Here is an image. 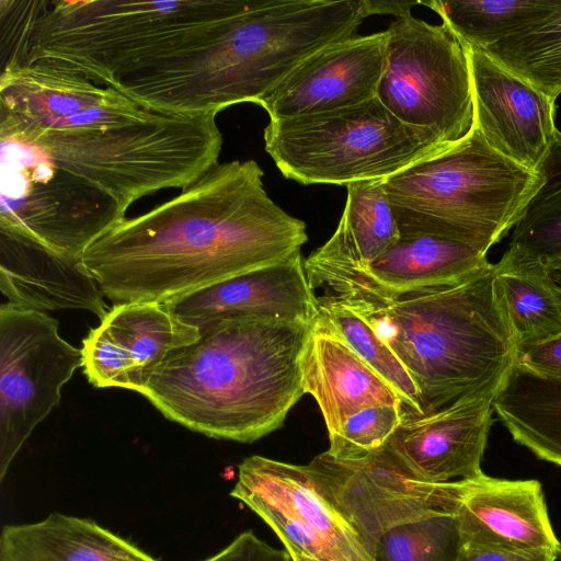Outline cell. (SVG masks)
<instances>
[{
  "label": "cell",
  "mask_w": 561,
  "mask_h": 561,
  "mask_svg": "<svg viewBox=\"0 0 561 561\" xmlns=\"http://www.w3.org/2000/svg\"><path fill=\"white\" fill-rule=\"evenodd\" d=\"M254 160L217 163L176 196L112 227L82 259L116 304H165L300 251L306 224L278 207Z\"/></svg>",
  "instance_id": "obj_1"
},
{
  "label": "cell",
  "mask_w": 561,
  "mask_h": 561,
  "mask_svg": "<svg viewBox=\"0 0 561 561\" xmlns=\"http://www.w3.org/2000/svg\"><path fill=\"white\" fill-rule=\"evenodd\" d=\"M141 393L168 420L216 439L253 443L279 428L305 394L301 363L312 324L257 317L198 327Z\"/></svg>",
  "instance_id": "obj_2"
},
{
  "label": "cell",
  "mask_w": 561,
  "mask_h": 561,
  "mask_svg": "<svg viewBox=\"0 0 561 561\" xmlns=\"http://www.w3.org/2000/svg\"><path fill=\"white\" fill-rule=\"evenodd\" d=\"M265 0H0L1 70L36 61L113 87Z\"/></svg>",
  "instance_id": "obj_3"
},
{
  "label": "cell",
  "mask_w": 561,
  "mask_h": 561,
  "mask_svg": "<svg viewBox=\"0 0 561 561\" xmlns=\"http://www.w3.org/2000/svg\"><path fill=\"white\" fill-rule=\"evenodd\" d=\"M332 297L360 314L401 362L420 392L421 415L497 392L517 362L492 263L458 285L398 299Z\"/></svg>",
  "instance_id": "obj_4"
},
{
  "label": "cell",
  "mask_w": 561,
  "mask_h": 561,
  "mask_svg": "<svg viewBox=\"0 0 561 561\" xmlns=\"http://www.w3.org/2000/svg\"><path fill=\"white\" fill-rule=\"evenodd\" d=\"M216 114L151 112L108 129H41L0 115V137L31 145L110 195L126 214L137 199L185 188L218 163Z\"/></svg>",
  "instance_id": "obj_5"
},
{
  "label": "cell",
  "mask_w": 561,
  "mask_h": 561,
  "mask_svg": "<svg viewBox=\"0 0 561 561\" xmlns=\"http://www.w3.org/2000/svg\"><path fill=\"white\" fill-rule=\"evenodd\" d=\"M541 183L472 126L453 147L386 179L400 237L432 236L488 252L514 228Z\"/></svg>",
  "instance_id": "obj_6"
},
{
  "label": "cell",
  "mask_w": 561,
  "mask_h": 561,
  "mask_svg": "<svg viewBox=\"0 0 561 561\" xmlns=\"http://www.w3.org/2000/svg\"><path fill=\"white\" fill-rule=\"evenodd\" d=\"M363 0H265L220 23L197 50L195 80L218 107L259 103L305 59L354 35Z\"/></svg>",
  "instance_id": "obj_7"
},
{
  "label": "cell",
  "mask_w": 561,
  "mask_h": 561,
  "mask_svg": "<svg viewBox=\"0 0 561 561\" xmlns=\"http://www.w3.org/2000/svg\"><path fill=\"white\" fill-rule=\"evenodd\" d=\"M264 141L282 174L306 185L346 186L387 179L450 148L432 130L397 118L378 98L331 112L270 121Z\"/></svg>",
  "instance_id": "obj_8"
},
{
  "label": "cell",
  "mask_w": 561,
  "mask_h": 561,
  "mask_svg": "<svg viewBox=\"0 0 561 561\" xmlns=\"http://www.w3.org/2000/svg\"><path fill=\"white\" fill-rule=\"evenodd\" d=\"M0 230L70 257L126 218L117 203L39 149L0 137Z\"/></svg>",
  "instance_id": "obj_9"
},
{
  "label": "cell",
  "mask_w": 561,
  "mask_h": 561,
  "mask_svg": "<svg viewBox=\"0 0 561 561\" xmlns=\"http://www.w3.org/2000/svg\"><path fill=\"white\" fill-rule=\"evenodd\" d=\"M386 32L378 100L403 123L456 145L474 121L467 45L446 24L412 15L396 19Z\"/></svg>",
  "instance_id": "obj_10"
},
{
  "label": "cell",
  "mask_w": 561,
  "mask_h": 561,
  "mask_svg": "<svg viewBox=\"0 0 561 561\" xmlns=\"http://www.w3.org/2000/svg\"><path fill=\"white\" fill-rule=\"evenodd\" d=\"M58 327L46 312L1 304V481L33 430L58 405L64 385L83 366L82 351L65 341Z\"/></svg>",
  "instance_id": "obj_11"
},
{
  "label": "cell",
  "mask_w": 561,
  "mask_h": 561,
  "mask_svg": "<svg viewBox=\"0 0 561 561\" xmlns=\"http://www.w3.org/2000/svg\"><path fill=\"white\" fill-rule=\"evenodd\" d=\"M306 467L322 494L355 528L370 558L380 536L391 527L436 513H456L471 481L424 480L386 445L354 460L324 451Z\"/></svg>",
  "instance_id": "obj_12"
},
{
  "label": "cell",
  "mask_w": 561,
  "mask_h": 561,
  "mask_svg": "<svg viewBox=\"0 0 561 561\" xmlns=\"http://www.w3.org/2000/svg\"><path fill=\"white\" fill-rule=\"evenodd\" d=\"M230 495L277 535L289 556L321 561H371L345 516L322 494L306 465L250 456Z\"/></svg>",
  "instance_id": "obj_13"
},
{
  "label": "cell",
  "mask_w": 561,
  "mask_h": 561,
  "mask_svg": "<svg viewBox=\"0 0 561 561\" xmlns=\"http://www.w3.org/2000/svg\"><path fill=\"white\" fill-rule=\"evenodd\" d=\"M471 245L432 236L400 237L380 257L363 267L308 257L310 286L324 295H364L398 299L458 285L479 274L490 262Z\"/></svg>",
  "instance_id": "obj_14"
},
{
  "label": "cell",
  "mask_w": 561,
  "mask_h": 561,
  "mask_svg": "<svg viewBox=\"0 0 561 561\" xmlns=\"http://www.w3.org/2000/svg\"><path fill=\"white\" fill-rule=\"evenodd\" d=\"M198 337V327L180 320L164 304H116L82 341L83 373L96 388L141 394L164 359Z\"/></svg>",
  "instance_id": "obj_15"
},
{
  "label": "cell",
  "mask_w": 561,
  "mask_h": 561,
  "mask_svg": "<svg viewBox=\"0 0 561 561\" xmlns=\"http://www.w3.org/2000/svg\"><path fill=\"white\" fill-rule=\"evenodd\" d=\"M386 31L351 36L318 50L260 101L270 121L331 112L377 98Z\"/></svg>",
  "instance_id": "obj_16"
},
{
  "label": "cell",
  "mask_w": 561,
  "mask_h": 561,
  "mask_svg": "<svg viewBox=\"0 0 561 561\" xmlns=\"http://www.w3.org/2000/svg\"><path fill=\"white\" fill-rule=\"evenodd\" d=\"M473 95V126L497 152L535 171L554 133L553 100L507 70L482 49L467 46Z\"/></svg>",
  "instance_id": "obj_17"
},
{
  "label": "cell",
  "mask_w": 561,
  "mask_h": 561,
  "mask_svg": "<svg viewBox=\"0 0 561 561\" xmlns=\"http://www.w3.org/2000/svg\"><path fill=\"white\" fill-rule=\"evenodd\" d=\"M497 392L462 398L426 415L403 412L386 446L430 482L481 478Z\"/></svg>",
  "instance_id": "obj_18"
},
{
  "label": "cell",
  "mask_w": 561,
  "mask_h": 561,
  "mask_svg": "<svg viewBox=\"0 0 561 561\" xmlns=\"http://www.w3.org/2000/svg\"><path fill=\"white\" fill-rule=\"evenodd\" d=\"M164 305L180 320L195 327L237 317L312 324L317 316V295L300 251Z\"/></svg>",
  "instance_id": "obj_19"
},
{
  "label": "cell",
  "mask_w": 561,
  "mask_h": 561,
  "mask_svg": "<svg viewBox=\"0 0 561 561\" xmlns=\"http://www.w3.org/2000/svg\"><path fill=\"white\" fill-rule=\"evenodd\" d=\"M463 545L559 557L541 483L483 476L471 480L456 511Z\"/></svg>",
  "instance_id": "obj_20"
},
{
  "label": "cell",
  "mask_w": 561,
  "mask_h": 561,
  "mask_svg": "<svg viewBox=\"0 0 561 561\" xmlns=\"http://www.w3.org/2000/svg\"><path fill=\"white\" fill-rule=\"evenodd\" d=\"M0 290L9 304L41 312L83 309L102 319L110 310L82 257L59 254L2 230Z\"/></svg>",
  "instance_id": "obj_21"
},
{
  "label": "cell",
  "mask_w": 561,
  "mask_h": 561,
  "mask_svg": "<svg viewBox=\"0 0 561 561\" xmlns=\"http://www.w3.org/2000/svg\"><path fill=\"white\" fill-rule=\"evenodd\" d=\"M301 378L304 392L317 401L329 435L362 410L402 405L394 389L345 343L314 328L304 352Z\"/></svg>",
  "instance_id": "obj_22"
},
{
  "label": "cell",
  "mask_w": 561,
  "mask_h": 561,
  "mask_svg": "<svg viewBox=\"0 0 561 561\" xmlns=\"http://www.w3.org/2000/svg\"><path fill=\"white\" fill-rule=\"evenodd\" d=\"M126 98L114 88L43 61L4 69L0 75V115L42 129Z\"/></svg>",
  "instance_id": "obj_23"
},
{
  "label": "cell",
  "mask_w": 561,
  "mask_h": 561,
  "mask_svg": "<svg viewBox=\"0 0 561 561\" xmlns=\"http://www.w3.org/2000/svg\"><path fill=\"white\" fill-rule=\"evenodd\" d=\"M0 561H159L94 520L50 513L36 523L5 525Z\"/></svg>",
  "instance_id": "obj_24"
},
{
  "label": "cell",
  "mask_w": 561,
  "mask_h": 561,
  "mask_svg": "<svg viewBox=\"0 0 561 561\" xmlns=\"http://www.w3.org/2000/svg\"><path fill=\"white\" fill-rule=\"evenodd\" d=\"M493 405L517 444L561 467V379L538 375L516 363Z\"/></svg>",
  "instance_id": "obj_25"
},
{
  "label": "cell",
  "mask_w": 561,
  "mask_h": 561,
  "mask_svg": "<svg viewBox=\"0 0 561 561\" xmlns=\"http://www.w3.org/2000/svg\"><path fill=\"white\" fill-rule=\"evenodd\" d=\"M385 182L374 179L346 185L347 198L334 233L308 257L363 267L387 252L400 232Z\"/></svg>",
  "instance_id": "obj_26"
},
{
  "label": "cell",
  "mask_w": 561,
  "mask_h": 561,
  "mask_svg": "<svg viewBox=\"0 0 561 561\" xmlns=\"http://www.w3.org/2000/svg\"><path fill=\"white\" fill-rule=\"evenodd\" d=\"M494 274L518 348L561 335V290L548 268L506 250Z\"/></svg>",
  "instance_id": "obj_27"
},
{
  "label": "cell",
  "mask_w": 561,
  "mask_h": 561,
  "mask_svg": "<svg viewBox=\"0 0 561 561\" xmlns=\"http://www.w3.org/2000/svg\"><path fill=\"white\" fill-rule=\"evenodd\" d=\"M467 46L485 49L561 12V0L422 1Z\"/></svg>",
  "instance_id": "obj_28"
},
{
  "label": "cell",
  "mask_w": 561,
  "mask_h": 561,
  "mask_svg": "<svg viewBox=\"0 0 561 561\" xmlns=\"http://www.w3.org/2000/svg\"><path fill=\"white\" fill-rule=\"evenodd\" d=\"M541 183L512 232L508 251L551 268L561 264V131L536 170Z\"/></svg>",
  "instance_id": "obj_29"
},
{
  "label": "cell",
  "mask_w": 561,
  "mask_h": 561,
  "mask_svg": "<svg viewBox=\"0 0 561 561\" xmlns=\"http://www.w3.org/2000/svg\"><path fill=\"white\" fill-rule=\"evenodd\" d=\"M312 328L345 343L398 393L405 414H422L420 392L401 362L357 312L329 295L317 296Z\"/></svg>",
  "instance_id": "obj_30"
},
{
  "label": "cell",
  "mask_w": 561,
  "mask_h": 561,
  "mask_svg": "<svg viewBox=\"0 0 561 561\" xmlns=\"http://www.w3.org/2000/svg\"><path fill=\"white\" fill-rule=\"evenodd\" d=\"M482 50L551 100L561 94V12Z\"/></svg>",
  "instance_id": "obj_31"
},
{
  "label": "cell",
  "mask_w": 561,
  "mask_h": 561,
  "mask_svg": "<svg viewBox=\"0 0 561 561\" xmlns=\"http://www.w3.org/2000/svg\"><path fill=\"white\" fill-rule=\"evenodd\" d=\"M463 540L456 513H436L385 531L373 561H457Z\"/></svg>",
  "instance_id": "obj_32"
},
{
  "label": "cell",
  "mask_w": 561,
  "mask_h": 561,
  "mask_svg": "<svg viewBox=\"0 0 561 561\" xmlns=\"http://www.w3.org/2000/svg\"><path fill=\"white\" fill-rule=\"evenodd\" d=\"M402 405H379L359 411L329 435L327 450L334 458L354 460L383 447L403 415Z\"/></svg>",
  "instance_id": "obj_33"
},
{
  "label": "cell",
  "mask_w": 561,
  "mask_h": 561,
  "mask_svg": "<svg viewBox=\"0 0 561 561\" xmlns=\"http://www.w3.org/2000/svg\"><path fill=\"white\" fill-rule=\"evenodd\" d=\"M202 561H291V558L286 550L276 549L252 530H245L219 552Z\"/></svg>",
  "instance_id": "obj_34"
},
{
  "label": "cell",
  "mask_w": 561,
  "mask_h": 561,
  "mask_svg": "<svg viewBox=\"0 0 561 561\" xmlns=\"http://www.w3.org/2000/svg\"><path fill=\"white\" fill-rule=\"evenodd\" d=\"M516 363L538 375L561 379V335L518 348Z\"/></svg>",
  "instance_id": "obj_35"
},
{
  "label": "cell",
  "mask_w": 561,
  "mask_h": 561,
  "mask_svg": "<svg viewBox=\"0 0 561 561\" xmlns=\"http://www.w3.org/2000/svg\"><path fill=\"white\" fill-rule=\"evenodd\" d=\"M548 553L513 551L502 548L463 545L457 561H556Z\"/></svg>",
  "instance_id": "obj_36"
},
{
  "label": "cell",
  "mask_w": 561,
  "mask_h": 561,
  "mask_svg": "<svg viewBox=\"0 0 561 561\" xmlns=\"http://www.w3.org/2000/svg\"><path fill=\"white\" fill-rule=\"evenodd\" d=\"M419 3L420 1L363 0L367 16L371 14H391L396 19L411 15V8Z\"/></svg>",
  "instance_id": "obj_37"
},
{
  "label": "cell",
  "mask_w": 561,
  "mask_h": 561,
  "mask_svg": "<svg viewBox=\"0 0 561 561\" xmlns=\"http://www.w3.org/2000/svg\"><path fill=\"white\" fill-rule=\"evenodd\" d=\"M549 274L554 282V284L558 286V288L561 290V264L556 265L548 270Z\"/></svg>",
  "instance_id": "obj_38"
},
{
  "label": "cell",
  "mask_w": 561,
  "mask_h": 561,
  "mask_svg": "<svg viewBox=\"0 0 561 561\" xmlns=\"http://www.w3.org/2000/svg\"><path fill=\"white\" fill-rule=\"evenodd\" d=\"M291 558V561H321V560H318V559H314V558H310V557H306V556H302V554H293L290 556Z\"/></svg>",
  "instance_id": "obj_39"
},
{
  "label": "cell",
  "mask_w": 561,
  "mask_h": 561,
  "mask_svg": "<svg viewBox=\"0 0 561 561\" xmlns=\"http://www.w3.org/2000/svg\"><path fill=\"white\" fill-rule=\"evenodd\" d=\"M559 558H560V561H561V550H560V553H559Z\"/></svg>",
  "instance_id": "obj_40"
}]
</instances>
